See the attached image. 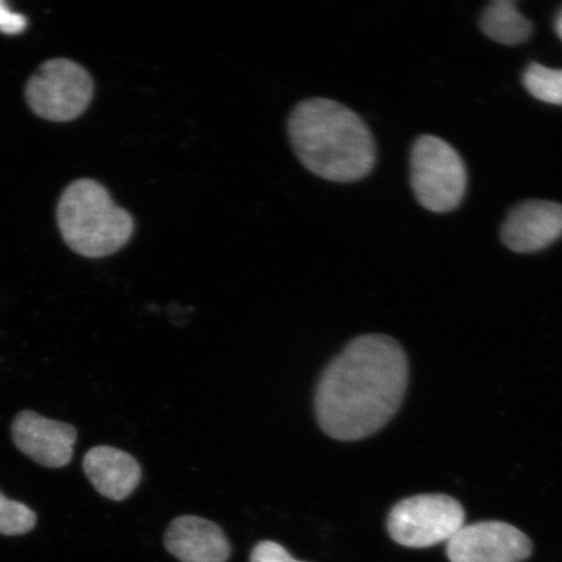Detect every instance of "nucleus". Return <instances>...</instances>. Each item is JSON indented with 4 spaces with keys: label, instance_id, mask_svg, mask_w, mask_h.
I'll use <instances>...</instances> for the list:
<instances>
[{
    "label": "nucleus",
    "instance_id": "8",
    "mask_svg": "<svg viewBox=\"0 0 562 562\" xmlns=\"http://www.w3.org/2000/svg\"><path fill=\"white\" fill-rule=\"evenodd\" d=\"M12 438L21 453L42 467L59 469L72 460L77 431L65 422L24 411L13 419Z\"/></svg>",
    "mask_w": 562,
    "mask_h": 562
},
{
    "label": "nucleus",
    "instance_id": "4",
    "mask_svg": "<svg viewBox=\"0 0 562 562\" xmlns=\"http://www.w3.org/2000/svg\"><path fill=\"white\" fill-rule=\"evenodd\" d=\"M414 194L432 213H448L460 205L467 192L468 173L459 153L445 139L422 136L411 160Z\"/></svg>",
    "mask_w": 562,
    "mask_h": 562
},
{
    "label": "nucleus",
    "instance_id": "15",
    "mask_svg": "<svg viewBox=\"0 0 562 562\" xmlns=\"http://www.w3.org/2000/svg\"><path fill=\"white\" fill-rule=\"evenodd\" d=\"M250 562H305L291 557L283 546L270 540L258 543L251 552Z\"/></svg>",
    "mask_w": 562,
    "mask_h": 562
},
{
    "label": "nucleus",
    "instance_id": "17",
    "mask_svg": "<svg viewBox=\"0 0 562 562\" xmlns=\"http://www.w3.org/2000/svg\"><path fill=\"white\" fill-rule=\"evenodd\" d=\"M554 27H557V33L559 34V37L562 40V10L559 13L557 23H554Z\"/></svg>",
    "mask_w": 562,
    "mask_h": 562
},
{
    "label": "nucleus",
    "instance_id": "7",
    "mask_svg": "<svg viewBox=\"0 0 562 562\" xmlns=\"http://www.w3.org/2000/svg\"><path fill=\"white\" fill-rule=\"evenodd\" d=\"M532 553V543L517 527L498 521L463 525L447 543L451 562H522Z\"/></svg>",
    "mask_w": 562,
    "mask_h": 562
},
{
    "label": "nucleus",
    "instance_id": "13",
    "mask_svg": "<svg viewBox=\"0 0 562 562\" xmlns=\"http://www.w3.org/2000/svg\"><path fill=\"white\" fill-rule=\"evenodd\" d=\"M524 86L538 101L562 105V69L532 63L525 70Z\"/></svg>",
    "mask_w": 562,
    "mask_h": 562
},
{
    "label": "nucleus",
    "instance_id": "1",
    "mask_svg": "<svg viewBox=\"0 0 562 562\" xmlns=\"http://www.w3.org/2000/svg\"><path fill=\"white\" fill-rule=\"evenodd\" d=\"M402 346L384 335L351 340L323 372L315 393L316 419L329 438L371 437L395 416L409 378Z\"/></svg>",
    "mask_w": 562,
    "mask_h": 562
},
{
    "label": "nucleus",
    "instance_id": "12",
    "mask_svg": "<svg viewBox=\"0 0 562 562\" xmlns=\"http://www.w3.org/2000/svg\"><path fill=\"white\" fill-rule=\"evenodd\" d=\"M484 34L497 44L516 46L530 38L532 25L512 0H496L482 16Z\"/></svg>",
    "mask_w": 562,
    "mask_h": 562
},
{
    "label": "nucleus",
    "instance_id": "11",
    "mask_svg": "<svg viewBox=\"0 0 562 562\" xmlns=\"http://www.w3.org/2000/svg\"><path fill=\"white\" fill-rule=\"evenodd\" d=\"M82 467L94 488L115 502L130 497L143 477L135 457L109 446L91 448L83 457Z\"/></svg>",
    "mask_w": 562,
    "mask_h": 562
},
{
    "label": "nucleus",
    "instance_id": "6",
    "mask_svg": "<svg viewBox=\"0 0 562 562\" xmlns=\"http://www.w3.org/2000/svg\"><path fill=\"white\" fill-rule=\"evenodd\" d=\"M465 525V510L447 495H417L404 498L392 508L390 536L409 548H427L449 542Z\"/></svg>",
    "mask_w": 562,
    "mask_h": 562
},
{
    "label": "nucleus",
    "instance_id": "16",
    "mask_svg": "<svg viewBox=\"0 0 562 562\" xmlns=\"http://www.w3.org/2000/svg\"><path fill=\"white\" fill-rule=\"evenodd\" d=\"M26 19L20 13L9 9L2 0H0V32L5 34H18L25 30Z\"/></svg>",
    "mask_w": 562,
    "mask_h": 562
},
{
    "label": "nucleus",
    "instance_id": "3",
    "mask_svg": "<svg viewBox=\"0 0 562 562\" xmlns=\"http://www.w3.org/2000/svg\"><path fill=\"white\" fill-rule=\"evenodd\" d=\"M56 217L69 249L87 258L114 255L135 234L133 216L112 201L108 189L91 179L76 180L67 187Z\"/></svg>",
    "mask_w": 562,
    "mask_h": 562
},
{
    "label": "nucleus",
    "instance_id": "10",
    "mask_svg": "<svg viewBox=\"0 0 562 562\" xmlns=\"http://www.w3.org/2000/svg\"><path fill=\"white\" fill-rule=\"evenodd\" d=\"M165 546L181 562H227L231 554L221 527L194 516L173 519L166 531Z\"/></svg>",
    "mask_w": 562,
    "mask_h": 562
},
{
    "label": "nucleus",
    "instance_id": "14",
    "mask_svg": "<svg viewBox=\"0 0 562 562\" xmlns=\"http://www.w3.org/2000/svg\"><path fill=\"white\" fill-rule=\"evenodd\" d=\"M37 524V515L25 504L11 501L0 492V533L16 537L30 532Z\"/></svg>",
    "mask_w": 562,
    "mask_h": 562
},
{
    "label": "nucleus",
    "instance_id": "9",
    "mask_svg": "<svg viewBox=\"0 0 562 562\" xmlns=\"http://www.w3.org/2000/svg\"><path fill=\"white\" fill-rule=\"evenodd\" d=\"M562 237V205L550 201L521 203L508 215L502 229L503 243L516 252L548 248Z\"/></svg>",
    "mask_w": 562,
    "mask_h": 562
},
{
    "label": "nucleus",
    "instance_id": "5",
    "mask_svg": "<svg viewBox=\"0 0 562 562\" xmlns=\"http://www.w3.org/2000/svg\"><path fill=\"white\" fill-rule=\"evenodd\" d=\"M94 94L88 70L76 61L53 59L42 65L27 82V104L42 119L70 122L87 111Z\"/></svg>",
    "mask_w": 562,
    "mask_h": 562
},
{
    "label": "nucleus",
    "instance_id": "2",
    "mask_svg": "<svg viewBox=\"0 0 562 562\" xmlns=\"http://www.w3.org/2000/svg\"><path fill=\"white\" fill-rule=\"evenodd\" d=\"M288 136L301 164L322 179L355 182L375 166V140L367 123L327 98L300 102L288 121Z\"/></svg>",
    "mask_w": 562,
    "mask_h": 562
}]
</instances>
